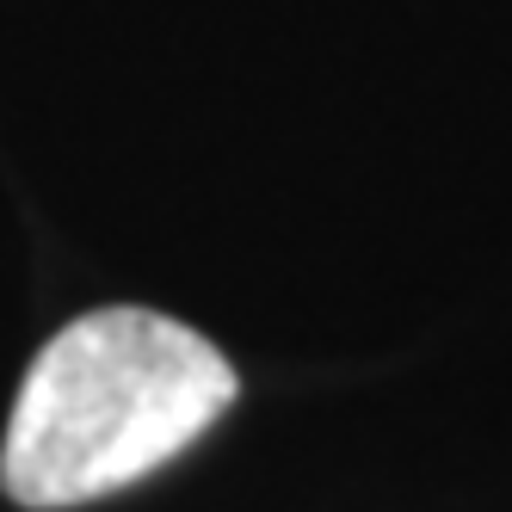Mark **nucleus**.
I'll return each instance as SVG.
<instances>
[{
	"mask_svg": "<svg viewBox=\"0 0 512 512\" xmlns=\"http://www.w3.org/2000/svg\"><path fill=\"white\" fill-rule=\"evenodd\" d=\"M235 364L155 309H93L44 340L0 438V488L31 512L87 506L173 463L235 401Z\"/></svg>",
	"mask_w": 512,
	"mask_h": 512,
	"instance_id": "f257e3e1",
	"label": "nucleus"
}]
</instances>
